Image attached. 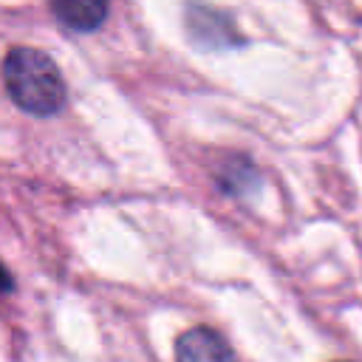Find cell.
Wrapping results in <instances>:
<instances>
[{
    "label": "cell",
    "instance_id": "6da1fadb",
    "mask_svg": "<svg viewBox=\"0 0 362 362\" xmlns=\"http://www.w3.org/2000/svg\"><path fill=\"white\" fill-rule=\"evenodd\" d=\"M3 85L14 105L34 116H54L65 105V82L57 62L28 45H14L3 57Z\"/></svg>",
    "mask_w": 362,
    "mask_h": 362
},
{
    "label": "cell",
    "instance_id": "7a4b0ae2",
    "mask_svg": "<svg viewBox=\"0 0 362 362\" xmlns=\"http://www.w3.org/2000/svg\"><path fill=\"white\" fill-rule=\"evenodd\" d=\"M175 362H238L232 348L212 328H189L175 339Z\"/></svg>",
    "mask_w": 362,
    "mask_h": 362
},
{
    "label": "cell",
    "instance_id": "3957f363",
    "mask_svg": "<svg viewBox=\"0 0 362 362\" xmlns=\"http://www.w3.org/2000/svg\"><path fill=\"white\" fill-rule=\"evenodd\" d=\"M187 20H189V37H195L204 48H229L238 40L232 23L212 8H192Z\"/></svg>",
    "mask_w": 362,
    "mask_h": 362
},
{
    "label": "cell",
    "instance_id": "277c9868",
    "mask_svg": "<svg viewBox=\"0 0 362 362\" xmlns=\"http://www.w3.org/2000/svg\"><path fill=\"white\" fill-rule=\"evenodd\" d=\"M51 11L71 31H96L107 17V6L99 0H57Z\"/></svg>",
    "mask_w": 362,
    "mask_h": 362
},
{
    "label": "cell",
    "instance_id": "5b68a950",
    "mask_svg": "<svg viewBox=\"0 0 362 362\" xmlns=\"http://www.w3.org/2000/svg\"><path fill=\"white\" fill-rule=\"evenodd\" d=\"M11 286H14V280L8 277V272H6V266L0 263V291H8Z\"/></svg>",
    "mask_w": 362,
    "mask_h": 362
}]
</instances>
